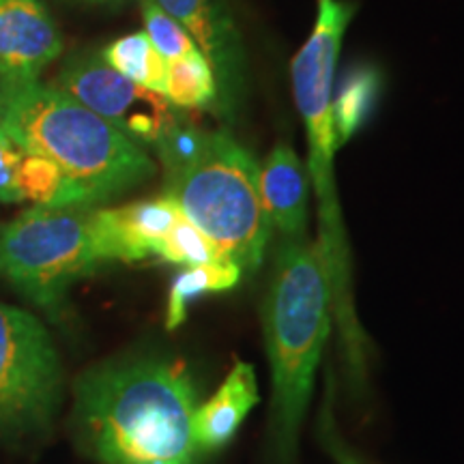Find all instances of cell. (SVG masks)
Returning <instances> with one entry per match:
<instances>
[{
    "label": "cell",
    "instance_id": "6da1fadb",
    "mask_svg": "<svg viewBox=\"0 0 464 464\" xmlns=\"http://www.w3.org/2000/svg\"><path fill=\"white\" fill-rule=\"evenodd\" d=\"M196 409L181 362L110 363L75 382V430L102 464H194Z\"/></svg>",
    "mask_w": 464,
    "mask_h": 464
},
{
    "label": "cell",
    "instance_id": "7a4b0ae2",
    "mask_svg": "<svg viewBox=\"0 0 464 464\" xmlns=\"http://www.w3.org/2000/svg\"><path fill=\"white\" fill-rule=\"evenodd\" d=\"M0 127L24 153L56 164L86 208L155 174L144 147L54 84L0 82Z\"/></svg>",
    "mask_w": 464,
    "mask_h": 464
},
{
    "label": "cell",
    "instance_id": "3957f363",
    "mask_svg": "<svg viewBox=\"0 0 464 464\" xmlns=\"http://www.w3.org/2000/svg\"><path fill=\"white\" fill-rule=\"evenodd\" d=\"M332 282L318 243L282 239L263 304L277 450L282 456H288L299 439L318 362L332 329Z\"/></svg>",
    "mask_w": 464,
    "mask_h": 464
},
{
    "label": "cell",
    "instance_id": "277c9868",
    "mask_svg": "<svg viewBox=\"0 0 464 464\" xmlns=\"http://www.w3.org/2000/svg\"><path fill=\"white\" fill-rule=\"evenodd\" d=\"M258 170L254 155L228 131H211L198 158L164 174V196L241 274L258 269L274 232L260 200Z\"/></svg>",
    "mask_w": 464,
    "mask_h": 464
},
{
    "label": "cell",
    "instance_id": "5b68a950",
    "mask_svg": "<svg viewBox=\"0 0 464 464\" xmlns=\"http://www.w3.org/2000/svg\"><path fill=\"white\" fill-rule=\"evenodd\" d=\"M353 14L355 5L346 0H318L316 24L290 65L295 102L305 125L310 155L307 170L318 196L321 237L316 243L327 266L332 293L335 290L338 295H344L346 288L348 254L334 181V158L340 144L334 127L332 95L342 39Z\"/></svg>",
    "mask_w": 464,
    "mask_h": 464
},
{
    "label": "cell",
    "instance_id": "8992f818",
    "mask_svg": "<svg viewBox=\"0 0 464 464\" xmlns=\"http://www.w3.org/2000/svg\"><path fill=\"white\" fill-rule=\"evenodd\" d=\"M102 263L92 208L31 207L0 228V277L50 318L65 312L67 290Z\"/></svg>",
    "mask_w": 464,
    "mask_h": 464
},
{
    "label": "cell",
    "instance_id": "52a82bcc",
    "mask_svg": "<svg viewBox=\"0 0 464 464\" xmlns=\"http://www.w3.org/2000/svg\"><path fill=\"white\" fill-rule=\"evenodd\" d=\"M63 400V363L44 323L0 301V439L44 430Z\"/></svg>",
    "mask_w": 464,
    "mask_h": 464
},
{
    "label": "cell",
    "instance_id": "ba28073f",
    "mask_svg": "<svg viewBox=\"0 0 464 464\" xmlns=\"http://www.w3.org/2000/svg\"><path fill=\"white\" fill-rule=\"evenodd\" d=\"M54 86L140 147H155L161 133L179 119L164 95L131 82L95 54H78L67 61Z\"/></svg>",
    "mask_w": 464,
    "mask_h": 464
},
{
    "label": "cell",
    "instance_id": "9c48e42d",
    "mask_svg": "<svg viewBox=\"0 0 464 464\" xmlns=\"http://www.w3.org/2000/svg\"><path fill=\"white\" fill-rule=\"evenodd\" d=\"M181 24L218 80V110L235 123L246 100L247 63L239 28L224 0H153Z\"/></svg>",
    "mask_w": 464,
    "mask_h": 464
},
{
    "label": "cell",
    "instance_id": "30bf717a",
    "mask_svg": "<svg viewBox=\"0 0 464 464\" xmlns=\"http://www.w3.org/2000/svg\"><path fill=\"white\" fill-rule=\"evenodd\" d=\"M63 52L44 0H0V82H31Z\"/></svg>",
    "mask_w": 464,
    "mask_h": 464
},
{
    "label": "cell",
    "instance_id": "8fae6325",
    "mask_svg": "<svg viewBox=\"0 0 464 464\" xmlns=\"http://www.w3.org/2000/svg\"><path fill=\"white\" fill-rule=\"evenodd\" d=\"M181 218L168 196L114 208H92V232L102 260L140 263L158 256L160 243Z\"/></svg>",
    "mask_w": 464,
    "mask_h": 464
},
{
    "label": "cell",
    "instance_id": "7c38bea8",
    "mask_svg": "<svg viewBox=\"0 0 464 464\" xmlns=\"http://www.w3.org/2000/svg\"><path fill=\"white\" fill-rule=\"evenodd\" d=\"M258 191L271 228L280 230L282 239H305L307 177L286 142L276 144L260 166Z\"/></svg>",
    "mask_w": 464,
    "mask_h": 464
},
{
    "label": "cell",
    "instance_id": "4fadbf2b",
    "mask_svg": "<svg viewBox=\"0 0 464 464\" xmlns=\"http://www.w3.org/2000/svg\"><path fill=\"white\" fill-rule=\"evenodd\" d=\"M258 398L256 372L249 363L237 362L216 396L196 409L194 439L198 450L224 448L246 421L249 411L258 404Z\"/></svg>",
    "mask_w": 464,
    "mask_h": 464
},
{
    "label": "cell",
    "instance_id": "5bb4252c",
    "mask_svg": "<svg viewBox=\"0 0 464 464\" xmlns=\"http://www.w3.org/2000/svg\"><path fill=\"white\" fill-rule=\"evenodd\" d=\"M103 63L131 82L164 95L168 61L153 48L147 33H131L103 48Z\"/></svg>",
    "mask_w": 464,
    "mask_h": 464
},
{
    "label": "cell",
    "instance_id": "9a60e30c",
    "mask_svg": "<svg viewBox=\"0 0 464 464\" xmlns=\"http://www.w3.org/2000/svg\"><path fill=\"white\" fill-rule=\"evenodd\" d=\"M241 269L230 260H216V263L188 266L183 274L174 277L170 295H168V310H166V327L177 329L181 327L188 307L191 301H196L207 293H222L235 286L241 280Z\"/></svg>",
    "mask_w": 464,
    "mask_h": 464
},
{
    "label": "cell",
    "instance_id": "2e32d148",
    "mask_svg": "<svg viewBox=\"0 0 464 464\" xmlns=\"http://www.w3.org/2000/svg\"><path fill=\"white\" fill-rule=\"evenodd\" d=\"M164 97L185 110H218V80L200 50L168 63Z\"/></svg>",
    "mask_w": 464,
    "mask_h": 464
},
{
    "label": "cell",
    "instance_id": "e0dca14e",
    "mask_svg": "<svg viewBox=\"0 0 464 464\" xmlns=\"http://www.w3.org/2000/svg\"><path fill=\"white\" fill-rule=\"evenodd\" d=\"M381 91V78L374 69L359 67L353 69L351 73L344 75L338 95H332V112H334V127L338 144L351 140L359 131L370 112L376 106Z\"/></svg>",
    "mask_w": 464,
    "mask_h": 464
},
{
    "label": "cell",
    "instance_id": "ac0fdd59",
    "mask_svg": "<svg viewBox=\"0 0 464 464\" xmlns=\"http://www.w3.org/2000/svg\"><path fill=\"white\" fill-rule=\"evenodd\" d=\"M17 188L22 200L33 202L34 207H84L82 198L67 177L58 170L56 164L42 155L24 153L17 172Z\"/></svg>",
    "mask_w": 464,
    "mask_h": 464
},
{
    "label": "cell",
    "instance_id": "d6986e66",
    "mask_svg": "<svg viewBox=\"0 0 464 464\" xmlns=\"http://www.w3.org/2000/svg\"><path fill=\"white\" fill-rule=\"evenodd\" d=\"M155 258L183 266H198L216 263V260H226L219 256L218 247L213 246V241L208 239L205 232L198 226L191 224L188 218H183V213L164 237V241L160 243Z\"/></svg>",
    "mask_w": 464,
    "mask_h": 464
},
{
    "label": "cell",
    "instance_id": "ffe728a7",
    "mask_svg": "<svg viewBox=\"0 0 464 464\" xmlns=\"http://www.w3.org/2000/svg\"><path fill=\"white\" fill-rule=\"evenodd\" d=\"M140 7L144 17V33H147L153 48L158 50L168 63L198 50V45L194 44V39L189 37L188 31H185L174 17L168 15L164 9L158 7L153 0H140Z\"/></svg>",
    "mask_w": 464,
    "mask_h": 464
},
{
    "label": "cell",
    "instance_id": "44dd1931",
    "mask_svg": "<svg viewBox=\"0 0 464 464\" xmlns=\"http://www.w3.org/2000/svg\"><path fill=\"white\" fill-rule=\"evenodd\" d=\"M22 158H24V150L17 147L0 127V202H5V205L24 202L20 188H17V172H20Z\"/></svg>",
    "mask_w": 464,
    "mask_h": 464
},
{
    "label": "cell",
    "instance_id": "7402d4cb",
    "mask_svg": "<svg viewBox=\"0 0 464 464\" xmlns=\"http://www.w3.org/2000/svg\"><path fill=\"white\" fill-rule=\"evenodd\" d=\"M82 3H89V5H119V3H125V0H82Z\"/></svg>",
    "mask_w": 464,
    "mask_h": 464
}]
</instances>
